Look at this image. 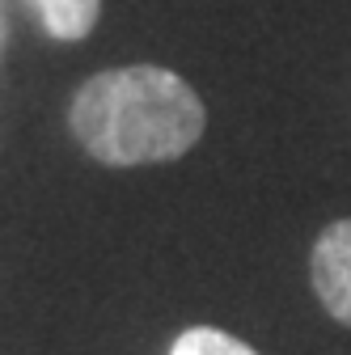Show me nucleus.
Here are the masks:
<instances>
[{
	"label": "nucleus",
	"mask_w": 351,
	"mask_h": 355,
	"mask_svg": "<svg viewBox=\"0 0 351 355\" xmlns=\"http://www.w3.org/2000/svg\"><path fill=\"white\" fill-rule=\"evenodd\" d=\"M68 127L94 161L127 169L191 153L207 127V110L178 72L127 64L106 68L76 89Z\"/></svg>",
	"instance_id": "f257e3e1"
},
{
	"label": "nucleus",
	"mask_w": 351,
	"mask_h": 355,
	"mask_svg": "<svg viewBox=\"0 0 351 355\" xmlns=\"http://www.w3.org/2000/svg\"><path fill=\"white\" fill-rule=\"evenodd\" d=\"M309 275L322 309L334 322L351 326V220H334L318 233Z\"/></svg>",
	"instance_id": "f03ea898"
},
{
	"label": "nucleus",
	"mask_w": 351,
	"mask_h": 355,
	"mask_svg": "<svg viewBox=\"0 0 351 355\" xmlns=\"http://www.w3.org/2000/svg\"><path fill=\"white\" fill-rule=\"evenodd\" d=\"M30 9L38 13L42 30L60 42H80L89 38L98 17H102V0H30Z\"/></svg>",
	"instance_id": "7ed1b4c3"
},
{
	"label": "nucleus",
	"mask_w": 351,
	"mask_h": 355,
	"mask_svg": "<svg viewBox=\"0 0 351 355\" xmlns=\"http://www.w3.org/2000/svg\"><path fill=\"white\" fill-rule=\"evenodd\" d=\"M169 355H258L250 343L233 338L229 330H216V326H191L178 334Z\"/></svg>",
	"instance_id": "20e7f679"
}]
</instances>
